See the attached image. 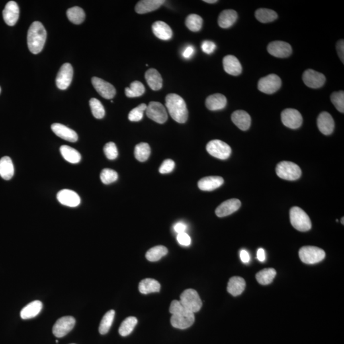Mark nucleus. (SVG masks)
I'll return each instance as SVG.
<instances>
[{
  "mask_svg": "<svg viewBox=\"0 0 344 344\" xmlns=\"http://www.w3.org/2000/svg\"><path fill=\"white\" fill-rule=\"evenodd\" d=\"M337 51L338 52V55L341 59V60L344 63V40H340L339 42H337Z\"/></svg>",
  "mask_w": 344,
  "mask_h": 344,
  "instance_id": "obj_53",
  "label": "nucleus"
},
{
  "mask_svg": "<svg viewBox=\"0 0 344 344\" xmlns=\"http://www.w3.org/2000/svg\"><path fill=\"white\" fill-rule=\"evenodd\" d=\"M302 78L305 85L312 89L322 87L326 82V77L323 73L317 72L312 69L305 71Z\"/></svg>",
  "mask_w": 344,
  "mask_h": 344,
  "instance_id": "obj_16",
  "label": "nucleus"
},
{
  "mask_svg": "<svg viewBox=\"0 0 344 344\" xmlns=\"http://www.w3.org/2000/svg\"><path fill=\"white\" fill-rule=\"evenodd\" d=\"M104 153L110 160H114L118 156V151L114 142H108L104 146Z\"/></svg>",
  "mask_w": 344,
  "mask_h": 344,
  "instance_id": "obj_48",
  "label": "nucleus"
},
{
  "mask_svg": "<svg viewBox=\"0 0 344 344\" xmlns=\"http://www.w3.org/2000/svg\"><path fill=\"white\" fill-rule=\"evenodd\" d=\"M290 215L291 223L297 230L302 232L310 230L312 227L310 218L302 208L293 206L291 208Z\"/></svg>",
  "mask_w": 344,
  "mask_h": 344,
  "instance_id": "obj_4",
  "label": "nucleus"
},
{
  "mask_svg": "<svg viewBox=\"0 0 344 344\" xmlns=\"http://www.w3.org/2000/svg\"><path fill=\"white\" fill-rule=\"evenodd\" d=\"M67 15L69 21L75 24L83 23L86 17L85 11L79 7L70 8L68 10Z\"/></svg>",
  "mask_w": 344,
  "mask_h": 344,
  "instance_id": "obj_37",
  "label": "nucleus"
},
{
  "mask_svg": "<svg viewBox=\"0 0 344 344\" xmlns=\"http://www.w3.org/2000/svg\"><path fill=\"white\" fill-rule=\"evenodd\" d=\"M238 14L233 10H225L220 14L218 18L219 26L222 28L231 27L236 22Z\"/></svg>",
  "mask_w": 344,
  "mask_h": 344,
  "instance_id": "obj_30",
  "label": "nucleus"
},
{
  "mask_svg": "<svg viewBox=\"0 0 344 344\" xmlns=\"http://www.w3.org/2000/svg\"><path fill=\"white\" fill-rule=\"evenodd\" d=\"M1 87H0V93H1Z\"/></svg>",
  "mask_w": 344,
  "mask_h": 344,
  "instance_id": "obj_59",
  "label": "nucleus"
},
{
  "mask_svg": "<svg viewBox=\"0 0 344 344\" xmlns=\"http://www.w3.org/2000/svg\"><path fill=\"white\" fill-rule=\"evenodd\" d=\"M204 2H206V3H217L218 1L217 0H204Z\"/></svg>",
  "mask_w": 344,
  "mask_h": 344,
  "instance_id": "obj_57",
  "label": "nucleus"
},
{
  "mask_svg": "<svg viewBox=\"0 0 344 344\" xmlns=\"http://www.w3.org/2000/svg\"><path fill=\"white\" fill-rule=\"evenodd\" d=\"M173 228L175 232L179 234V233H185L186 229H187V226L183 223H178L175 224Z\"/></svg>",
  "mask_w": 344,
  "mask_h": 344,
  "instance_id": "obj_54",
  "label": "nucleus"
},
{
  "mask_svg": "<svg viewBox=\"0 0 344 344\" xmlns=\"http://www.w3.org/2000/svg\"><path fill=\"white\" fill-rule=\"evenodd\" d=\"M195 52V49L193 46H188L185 49H184L183 52L182 53V56L184 59H191Z\"/></svg>",
  "mask_w": 344,
  "mask_h": 344,
  "instance_id": "obj_52",
  "label": "nucleus"
},
{
  "mask_svg": "<svg viewBox=\"0 0 344 344\" xmlns=\"http://www.w3.org/2000/svg\"><path fill=\"white\" fill-rule=\"evenodd\" d=\"M165 3L164 0H142L135 6V11L139 14L149 13L158 9Z\"/></svg>",
  "mask_w": 344,
  "mask_h": 344,
  "instance_id": "obj_25",
  "label": "nucleus"
},
{
  "mask_svg": "<svg viewBox=\"0 0 344 344\" xmlns=\"http://www.w3.org/2000/svg\"><path fill=\"white\" fill-rule=\"evenodd\" d=\"M152 30L155 35L160 40H169L173 36L172 29L165 22H155L152 26Z\"/></svg>",
  "mask_w": 344,
  "mask_h": 344,
  "instance_id": "obj_26",
  "label": "nucleus"
},
{
  "mask_svg": "<svg viewBox=\"0 0 344 344\" xmlns=\"http://www.w3.org/2000/svg\"><path fill=\"white\" fill-rule=\"evenodd\" d=\"M145 91V87L143 84L136 81L131 84L130 87H126L125 89V94L127 97L129 98L139 97L143 95Z\"/></svg>",
  "mask_w": 344,
  "mask_h": 344,
  "instance_id": "obj_41",
  "label": "nucleus"
},
{
  "mask_svg": "<svg viewBox=\"0 0 344 344\" xmlns=\"http://www.w3.org/2000/svg\"><path fill=\"white\" fill-rule=\"evenodd\" d=\"M245 281L241 277H233L229 279L227 290L231 295L237 296L241 295L244 291Z\"/></svg>",
  "mask_w": 344,
  "mask_h": 344,
  "instance_id": "obj_32",
  "label": "nucleus"
},
{
  "mask_svg": "<svg viewBox=\"0 0 344 344\" xmlns=\"http://www.w3.org/2000/svg\"><path fill=\"white\" fill-rule=\"evenodd\" d=\"M47 38V32L40 22H33L28 32V46L30 52L37 54L42 51Z\"/></svg>",
  "mask_w": 344,
  "mask_h": 344,
  "instance_id": "obj_3",
  "label": "nucleus"
},
{
  "mask_svg": "<svg viewBox=\"0 0 344 344\" xmlns=\"http://www.w3.org/2000/svg\"><path fill=\"white\" fill-rule=\"evenodd\" d=\"M206 148L211 155L223 160L228 159L231 153V149L229 145L220 140L210 141L206 145Z\"/></svg>",
  "mask_w": 344,
  "mask_h": 344,
  "instance_id": "obj_8",
  "label": "nucleus"
},
{
  "mask_svg": "<svg viewBox=\"0 0 344 344\" xmlns=\"http://www.w3.org/2000/svg\"><path fill=\"white\" fill-rule=\"evenodd\" d=\"M138 289L141 293L147 294L159 292L160 291L161 285L156 280L153 278H145L140 282Z\"/></svg>",
  "mask_w": 344,
  "mask_h": 344,
  "instance_id": "obj_33",
  "label": "nucleus"
},
{
  "mask_svg": "<svg viewBox=\"0 0 344 344\" xmlns=\"http://www.w3.org/2000/svg\"><path fill=\"white\" fill-rule=\"evenodd\" d=\"M168 253V249L167 247L163 246V245H157V246L154 247L147 252L146 257L147 259L149 261H157L161 259L163 257L167 255Z\"/></svg>",
  "mask_w": 344,
  "mask_h": 344,
  "instance_id": "obj_39",
  "label": "nucleus"
},
{
  "mask_svg": "<svg viewBox=\"0 0 344 344\" xmlns=\"http://www.w3.org/2000/svg\"><path fill=\"white\" fill-rule=\"evenodd\" d=\"M180 302L187 310L194 314L198 312L202 307V302L199 294L192 289H188L182 292Z\"/></svg>",
  "mask_w": 344,
  "mask_h": 344,
  "instance_id": "obj_6",
  "label": "nucleus"
},
{
  "mask_svg": "<svg viewBox=\"0 0 344 344\" xmlns=\"http://www.w3.org/2000/svg\"><path fill=\"white\" fill-rule=\"evenodd\" d=\"M91 82L96 91L105 99H112L116 95V90L111 84L96 77L92 78Z\"/></svg>",
  "mask_w": 344,
  "mask_h": 344,
  "instance_id": "obj_14",
  "label": "nucleus"
},
{
  "mask_svg": "<svg viewBox=\"0 0 344 344\" xmlns=\"http://www.w3.org/2000/svg\"><path fill=\"white\" fill-rule=\"evenodd\" d=\"M216 44H215V43L212 42V41L205 40L202 42V49L203 52L206 53V54H212L215 50H216Z\"/></svg>",
  "mask_w": 344,
  "mask_h": 344,
  "instance_id": "obj_50",
  "label": "nucleus"
},
{
  "mask_svg": "<svg viewBox=\"0 0 344 344\" xmlns=\"http://www.w3.org/2000/svg\"><path fill=\"white\" fill-rule=\"evenodd\" d=\"M75 319L71 316H65L59 319L52 327V333L56 337L62 338L67 335L75 327Z\"/></svg>",
  "mask_w": 344,
  "mask_h": 344,
  "instance_id": "obj_13",
  "label": "nucleus"
},
{
  "mask_svg": "<svg viewBox=\"0 0 344 344\" xmlns=\"http://www.w3.org/2000/svg\"><path fill=\"white\" fill-rule=\"evenodd\" d=\"M240 257L241 261L244 263H248L250 261V256L248 252L246 250H241V253H240Z\"/></svg>",
  "mask_w": 344,
  "mask_h": 344,
  "instance_id": "obj_55",
  "label": "nucleus"
},
{
  "mask_svg": "<svg viewBox=\"0 0 344 344\" xmlns=\"http://www.w3.org/2000/svg\"><path fill=\"white\" fill-rule=\"evenodd\" d=\"M224 183V179L220 176H210L203 178L198 182L200 189L204 191H212L218 189Z\"/></svg>",
  "mask_w": 344,
  "mask_h": 344,
  "instance_id": "obj_23",
  "label": "nucleus"
},
{
  "mask_svg": "<svg viewBox=\"0 0 344 344\" xmlns=\"http://www.w3.org/2000/svg\"><path fill=\"white\" fill-rule=\"evenodd\" d=\"M146 114L149 118L159 124L165 123L168 120L167 110L159 102H150L147 106Z\"/></svg>",
  "mask_w": 344,
  "mask_h": 344,
  "instance_id": "obj_10",
  "label": "nucleus"
},
{
  "mask_svg": "<svg viewBox=\"0 0 344 344\" xmlns=\"http://www.w3.org/2000/svg\"><path fill=\"white\" fill-rule=\"evenodd\" d=\"M166 107L172 119L179 123L187 121L188 110L183 98L177 94H169L166 96Z\"/></svg>",
  "mask_w": 344,
  "mask_h": 344,
  "instance_id": "obj_2",
  "label": "nucleus"
},
{
  "mask_svg": "<svg viewBox=\"0 0 344 344\" xmlns=\"http://www.w3.org/2000/svg\"><path fill=\"white\" fill-rule=\"evenodd\" d=\"M281 120L284 126L291 129H297L302 126V115L296 109L287 108L282 112Z\"/></svg>",
  "mask_w": 344,
  "mask_h": 344,
  "instance_id": "obj_11",
  "label": "nucleus"
},
{
  "mask_svg": "<svg viewBox=\"0 0 344 344\" xmlns=\"http://www.w3.org/2000/svg\"><path fill=\"white\" fill-rule=\"evenodd\" d=\"M280 78L275 74H270L261 78L258 82V89L262 93L272 95L281 87Z\"/></svg>",
  "mask_w": 344,
  "mask_h": 344,
  "instance_id": "obj_9",
  "label": "nucleus"
},
{
  "mask_svg": "<svg viewBox=\"0 0 344 344\" xmlns=\"http://www.w3.org/2000/svg\"><path fill=\"white\" fill-rule=\"evenodd\" d=\"M60 153L63 158L68 162L77 164L81 160V155L76 149L69 146V145H62L60 147Z\"/></svg>",
  "mask_w": 344,
  "mask_h": 344,
  "instance_id": "obj_34",
  "label": "nucleus"
},
{
  "mask_svg": "<svg viewBox=\"0 0 344 344\" xmlns=\"http://www.w3.org/2000/svg\"><path fill=\"white\" fill-rule=\"evenodd\" d=\"M147 105L145 103L140 104L136 108L131 110L128 115V119L130 121L138 122L142 120L143 112L147 109Z\"/></svg>",
  "mask_w": 344,
  "mask_h": 344,
  "instance_id": "obj_45",
  "label": "nucleus"
},
{
  "mask_svg": "<svg viewBox=\"0 0 344 344\" xmlns=\"http://www.w3.org/2000/svg\"><path fill=\"white\" fill-rule=\"evenodd\" d=\"M137 323H138V320L136 317H128L120 325V329H119V333L122 337H126L134 331Z\"/></svg>",
  "mask_w": 344,
  "mask_h": 344,
  "instance_id": "obj_40",
  "label": "nucleus"
},
{
  "mask_svg": "<svg viewBox=\"0 0 344 344\" xmlns=\"http://www.w3.org/2000/svg\"><path fill=\"white\" fill-rule=\"evenodd\" d=\"M115 317V311L110 310L106 313L100 323L99 331L100 334L105 335L108 332L112 323H113Z\"/></svg>",
  "mask_w": 344,
  "mask_h": 344,
  "instance_id": "obj_42",
  "label": "nucleus"
},
{
  "mask_svg": "<svg viewBox=\"0 0 344 344\" xmlns=\"http://www.w3.org/2000/svg\"><path fill=\"white\" fill-rule=\"evenodd\" d=\"M267 50L269 54L279 58H286L292 53V46L288 43L282 41H275L270 43Z\"/></svg>",
  "mask_w": 344,
  "mask_h": 344,
  "instance_id": "obj_15",
  "label": "nucleus"
},
{
  "mask_svg": "<svg viewBox=\"0 0 344 344\" xmlns=\"http://www.w3.org/2000/svg\"><path fill=\"white\" fill-rule=\"evenodd\" d=\"M257 19L262 23H268L277 19V13L274 10L268 9H258L255 12Z\"/></svg>",
  "mask_w": 344,
  "mask_h": 344,
  "instance_id": "obj_36",
  "label": "nucleus"
},
{
  "mask_svg": "<svg viewBox=\"0 0 344 344\" xmlns=\"http://www.w3.org/2000/svg\"><path fill=\"white\" fill-rule=\"evenodd\" d=\"M317 122L319 130L323 134L329 135L333 132L335 122L328 112H323L319 114Z\"/></svg>",
  "mask_w": 344,
  "mask_h": 344,
  "instance_id": "obj_20",
  "label": "nucleus"
},
{
  "mask_svg": "<svg viewBox=\"0 0 344 344\" xmlns=\"http://www.w3.org/2000/svg\"><path fill=\"white\" fill-rule=\"evenodd\" d=\"M175 165V162L172 159H166L159 168V171L162 174L171 173L173 171Z\"/></svg>",
  "mask_w": 344,
  "mask_h": 344,
  "instance_id": "obj_49",
  "label": "nucleus"
},
{
  "mask_svg": "<svg viewBox=\"0 0 344 344\" xmlns=\"http://www.w3.org/2000/svg\"><path fill=\"white\" fill-rule=\"evenodd\" d=\"M331 101L337 108L338 111L344 112V92L343 91L334 92L331 94Z\"/></svg>",
  "mask_w": 344,
  "mask_h": 344,
  "instance_id": "obj_47",
  "label": "nucleus"
},
{
  "mask_svg": "<svg viewBox=\"0 0 344 344\" xmlns=\"http://www.w3.org/2000/svg\"><path fill=\"white\" fill-rule=\"evenodd\" d=\"M276 271L274 268H265L258 272L256 275L258 282L262 285L272 283L276 276Z\"/></svg>",
  "mask_w": 344,
  "mask_h": 344,
  "instance_id": "obj_35",
  "label": "nucleus"
},
{
  "mask_svg": "<svg viewBox=\"0 0 344 344\" xmlns=\"http://www.w3.org/2000/svg\"><path fill=\"white\" fill-rule=\"evenodd\" d=\"M276 173L280 179L287 181H296L301 177L302 171L296 164L291 161H281L276 167Z\"/></svg>",
  "mask_w": 344,
  "mask_h": 344,
  "instance_id": "obj_5",
  "label": "nucleus"
},
{
  "mask_svg": "<svg viewBox=\"0 0 344 344\" xmlns=\"http://www.w3.org/2000/svg\"><path fill=\"white\" fill-rule=\"evenodd\" d=\"M241 202L238 199H230L225 201L216 208V214L219 218H223L232 214L241 207Z\"/></svg>",
  "mask_w": 344,
  "mask_h": 344,
  "instance_id": "obj_19",
  "label": "nucleus"
},
{
  "mask_svg": "<svg viewBox=\"0 0 344 344\" xmlns=\"http://www.w3.org/2000/svg\"><path fill=\"white\" fill-rule=\"evenodd\" d=\"M14 167L12 159L9 156H4L0 159V176L6 181H9L13 177Z\"/></svg>",
  "mask_w": 344,
  "mask_h": 344,
  "instance_id": "obj_31",
  "label": "nucleus"
},
{
  "mask_svg": "<svg viewBox=\"0 0 344 344\" xmlns=\"http://www.w3.org/2000/svg\"><path fill=\"white\" fill-rule=\"evenodd\" d=\"M3 17L7 25L12 26L17 23L19 17V8L16 1L8 2L3 11Z\"/></svg>",
  "mask_w": 344,
  "mask_h": 344,
  "instance_id": "obj_18",
  "label": "nucleus"
},
{
  "mask_svg": "<svg viewBox=\"0 0 344 344\" xmlns=\"http://www.w3.org/2000/svg\"><path fill=\"white\" fill-rule=\"evenodd\" d=\"M57 199L63 206L76 207L81 204V198L77 192L69 189H63L57 194Z\"/></svg>",
  "mask_w": 344,
  "mask_h": 344,
  "instance_id": "obj_17",
  "label": "nucleus"
},
{
  "mask_svg": "<svg viewBox=\"0 0 344 344\" xmlns=\"http://www.w3.org/2000/svg\"><path fill=\"white\" fill-rule=\"evenodd\" d=\"M223 63L224 70L228 74L233 76H238L241 74L242 67L236 57L233 55H228L224 57Z\"/></svg>",
  "mask_w": 344,
  "mask_h": 344,
  "instance_id": "obj_22",
  "label": "nucleus"
},
{
  "mask_svg": "<svg viewBox=\"0 0 344 344\" xmlns=\"http://www.w3.org/2000/svg\"><path fill=\"white\" fill-rule=\"evenodd\" d=\"M226 98L222 94L217 93L206 98V105L208 110L212 111L222 110L226 106Z\"/></svg>",
  "mask_w": 344,
  "mask_h": 344,
  "instance_id": "obj_27",
  "label": "nucleus"
},
{
  "mask_svg": "<svg viewBox=\"0 0 344 344\" xmlns=\"http://www.w3.org/2000/svg\"><path fill=\"white\" fill-rule=\"evenodd\" d=\"M178 242L183 246H189L191 243V239L187 233H179L177 236Z\"/></svg>",
  "mask_w": 344,
  "mask_h": 344,
  "instance_id": "obj_51",
  "label": "nucleus"
},
{
  "mask_svg": "<svg viewBox=\"0 0 344 344\" xmlns=\"http://www.w3.org/2000/svg\"><path fill=\"white\" fill-rule=\"evenodd\" d=\"M73 75V67L69 63H65L60 68L57 73L56 83L61 90L67 89L70 86Z\"/></svg>",
  "mask_w": 344,
  "mask_h": 344,
  "instance_id": "obj_12",
  "label": "nucleus"
},
{
  "mask_svg": "<svg viewBox=\"0 0 344 344\" xmlns=\"http://www.w3.org/2000/svg\"><path fill=\"white\" fill-rule=\"evenodd\" d=\"M231 120L240 130L246 131L251 126V118L244 110H236L231 115Z\"/></svg>",
  "mask_w": 344,
  "mask_h": 344,
  "instance_id": "obj_24",
  "label": "nucleus"
},
{
  "mask_svg": "<svg viewBox=\"0 0 344 344\" xmlns=\"http://www.w3.org/2000/svg\"><path fill=\"white\" fill-rule=\"evenodd\" d=\"M145 79L149 87L154 91H158L163 86V79L159 71L155 69H148L145 72Z\"/></svg>",
  "mask_w": 344,
  "mask_h": 344,
  "instance_id": "obj_28",
  "label": "nucleus"
},
{
  "mask_svg": "<svg viewBox=\"0 0 344 344\" xmlns=\"http://www.w3.org/2000/svg\"><path fill=\"white\" fill-rule=\"evenodd\" d=\"M325 252L319 247L305 246L299 251V257L301 261L306 264H315L319 263L325 259Z\"/></svg>",
  "mask_w": 344,
  "mask_h": 344,
  "instance_id": "obj_7",
  "label": "nucleus"
},
{
  "mask_svg": "<svg viewBox=\"0 0 344 344\" xmlns=\"http://www.w3.org/2000/svg\"><path fill=\"white\" fill-rule=\"evenodd\" d=\"M186 25L191 32H199L203 26L202 18L197 14H190L186 18Z\"/></svg>",
  "mask_w": 344,
  "mask_h": 344,
  "instance_id": "obj_43",
  "label": "nucleus"
},
{
  "mask_svg": "<svg viewBox=\"0 0 344 344\" xmlns=\"http://www.w3.org/2000/svg\"><path fill=\"white\" fill-rule=\"evenodd\" d=\"M151 152V147L148 143L144 142L139 143L135 146V158L140 162H144L150 156Z\"/></svg>",
  "mask_w": 344,
  "mask_h": 344,
  "instance_id": "obj_38",
  "label": "nucleus"
},
{
  "mask_svg": "<svg viewBox=\"0 0 344 344\" xmlns=\"http://www.w3.org/2000/svg\"><path fill=\"white\" fill-rule=\"evenodd\" d=\"M92 114L95 118L100 120L104 118L105 114V108L99 100L96 98H91L89 101Z\"/></svg>",
  "mask_w": 344,
  "mask_h": 344,
  "instance_id": "obj_44",
  "label": "nucleus"
},
{
  "mask_svg": "<svg viewBox=\"0 0 344 344\" xmlns=\"http://www.w3.org/2000/svg\"><path fill=\"white\" fill-rule=\"evenodd\" d=\"M43 307L42 303L40 301L35 300L31 302L22 309L20 312V317L22 319H30L34 318L40 314Z\"/></svg>",
  "mask_w": 344,
  "mask_h": 344,
  "instance_id": "obj_29",
  "label": "nucleus"
},
{
  "mask_svg": "<svg viewBox=\"0 0 344 344\" xmlns=\"http://www.w3.org/2000/svg\"><path fill=\"white\" fill-rule=\"evenodd\" d=\"M172 314L171 324L175 328L184 329L191 327L194 322V313L187 310L179 300H173L170 307Z\"/></svg>",
  "mask_w": 344,
  "mask_h": 344,
  "instance_id": "obj_1",
  "label": "nucleus"
},
{
  "mask_svg": "<svg viewBox=\"0 0 344 344\" xmlns=\"http://www.w3.org/2000/svg\"><path fill=\"white\" fill-rule=\"evenodd\" d=\"M257 258L259 261L263 262L265 261V252L263 249L260 248L258 250Z\"/></svg>",
  "mask_w": 344,
  "mask_h": 344,
  "instance_id": "obj_56",
  "label": "nucleus"
},
{
  "mask_svg": "<svg viewBox=\"0 0 344 344\" xmlns=\"http://www.w3.org/2000/svg\"><path fill=\"white\" fill-rule=\"evenodd\" d=\"M118 179V174L116 171L109 169H105L100 174V179L103 184H110L116 182Z\"/></svg>",
  "mask_w": 344,
  "mask_h": 344,
  "instance_id": "obj_46",
  "label": "nucleus"
},
{
  "mask_svg": "<svg viewBox=\"0 0 344 344\" xmlns=\"http://www.w3.org/2000/svg\"><path fill=\"white\" fill-rule=\"evenodd\" d=\"M52 131L57 137L70 142H77L78 135L74 130H71L65 125L54 123L51 126Z\"/></svg>",
  "mask_w": 344,
  "mask_h": 344,
  "instance_id": "obj_21",
  "label": "nucleus"
},
{
  "mask_svg": "<svg viewBox=\"0 0 344 344\" xmlns=\"http://www.w3.org/2000/svg\"><path fill=\"white\" fill-rule=\"evenodd\" d=\"M344 218H342L341 222H342V223H343V224H344Z\"/></svg>",
  "mask_w": 344,
  "mask_h": 344,
  "instance_id": "obj_58",
  "label": "nucleus"
}]
</instances>
